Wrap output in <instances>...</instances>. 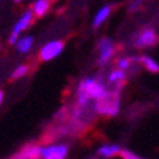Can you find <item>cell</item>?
I'll return each instance as SVG.
<instances>
[{
    "mask_svg": "<svg viewBox=\"0 0 159 159\" xmlns=\"http://www.w3.org/2000/svg\"><path fill=\"white\" fill-rule=\"evenodd\" d=\"M110 13H111V5H105V7H102V8L96 13L94 21H92L94 27H99V25H102L105 21H107V18L110 16Z\"/></svg>",
    "mask_w": 159,
    "mask_h": 159,
    "instance_id": "obj_11",
    "label": "cell"
},
{
    "mask_svg": "<svg viewBox=\"0 0 159 159\" xmlns=\"http://www.w3.org/2000/svg\"><path fill=\"white\" fill-rule=\"evenodd\" d=\"M2 100H3V92L0 91V105H2Z\"/></svg>",
    "mask_w": 159,
    "mask_h": 159,
    "instance_id": "obj_19",
    "label": "cell"
},
{
    "mask_svg": "<svg viewBox=\"0 0 159 159\" xmlns=\"http://www.w3.org/2000/svg\"><path fill=\"white\" fill-rule=\"evenodd\" d=\"M34 13H32V10H29V11H25L24 15L19 18V21L15 24V27H13V32H11V35H10V43L13 45V43H16L18 40H19V35L29 27V25L32 24V21H34Z\"/></svg>",
    "mask_w": 159,
    "mask_h": 159,
    "instance_id": "obj_4",
    "label": "cell"
},
{
    "mask_svg": "<svg viewBox=\"0 0 159 159\" xmlns=\"http://www.w3.org/2000/svg\"><path fill=\"white\" fill-rule=\"evenodd\" d=\"M139 61L142 62L143 67L147 69V70H150L151 73H157V72H159V64H157L154 59H151V57H148V56H142Z\"/></svg>",
    "mask_w": 159,
    "mask_h": 159,
    "instance_id": "obj_14",
    "label": "cell"
},
{
    "mask_svg": "<svg viewBox=\"0 0 159 159\" xmlns=\"http://www.w3.org/2000/svg\"><path fill=\"white\" fill-rule=\"evenodd\" d=\"M51 2H54V0H51Z\"/></svg>",
    "mask_w": 159,
    "mask_h": 159,
    "instance_id": "obj_21",
    "label": "cell"
},
{
    "mask_svg": "<svg viewBox=\"0 0 159 159\" xmlns=\"http://www.w3.org/2000/svg\"><path fill=\"white\" fill-rule=\"evenodd\" d=\"M113 56H115V43L107 37L102 38L99 42V64L105 65L111 61Z\"/></svg>",
    "mask_w": 159,
    "mask_h": 159,
    "instance_id": "obj_6",
    "label": "cell"
},
{
    "mask_svg": "<svg viewBox=\"0 0 159 159\" xmlns=\"http://www.w3.org/2000/svg\"><path fill=\"white\" fill-rule=\"evenodd\" d=\"M134 62H139V59H135V57H121L118 61V69L126 72L127 69H130L132 65H134Z\"/></svg>",
    "mask_w": 159,
    "mask_h": 159,
    "instance_id": "obj_15",
    "label": "cell"
},
{
    "mask_svg": "<svg viewBox=\"0 0 159 159\" xmlns=\"http://www.w3.org/2000/svg\"><path fill=\"white\" fill-rule=\"evenodd\" d=\"M142 3V0H134V2H132L130 5H129V10L130 11H134V10H137V7Z\"/></svg>",
    "mask_w": 159,
    "mask_h": 159,
    "instance_id": "obj_18",
    "label": "cell"
},
{
    "mask_svg": "<svg viewBox=\"0 0 159 159\" xmlns=\"http://www.w3.org/2000/svg\"><path fill=\"white\" fill-rule=\"evenodd\" d=\"M126 72L124 70H121V69H115L113 72H110V75H108V83H111V84H115V86H121V83L126 80Z\"/></svg>",
    "mask_w": 159,
    "mask_h": 159,
    "instance_id": "obj_12",
    "label": "cell"
},
{
    "mask_svg": "<svg viewBox=\"0 0 159 159\" xmlns=\"http://www.w3.org/2000/svg\"><path fill=\"white\" fill-rule=\"evenodd\" d=\"M51 7V0H35L32 5V13L35 18H42L43 15H46V11Z\"/></svg>",
    "mask_w": 159,
    "mask_h": 159,
    "instance_id": "obj_9",
    "label": "cell"
},
{
    "mask_svg": "<svg viewBox=\"0 0 159 159\" xmlns=\"http://www.w3.org/2000/svg\"><path fill=\"white\" fill-rule=\"evenodd\" d=\"M99 156H102V157H107V159H110V157H115V156H118L119 153H121V148L118 147V145H102V147L99 148Z\"/></svg>",
    "mask_w": 159,
    "mask_h": 159,
    "instance_id": "obj_10",
    "label": "cell"
},
{
    "mask_svg": "<svg viewBox=\"0 0 159 159\" xmlns=\"http://www.w3.org/2000/svg\"><path fill=\"white\" fill-rule=\"evenodd\" d=\"M67 153H69L67 145H46V147H40L42 159H65Z\"/></svg>",
    "mask_w": 159,
    "mask_h": 159,
    "instance_id": "obj_5",
    "label": "cell"
},
{
    "mask_svg": "<svg viewBox=\"0 0 159 159\" xmlns=\"http://www.w3.org/2000/svg\"><path fill=\"white\" fill-rule=\"evenodd\" d=\"M105 92H107V89H105V86L99 81L97 78H84L81 80V83L78 84V107H86V105L91 102V100H99Z\"/></svg>",
    "mask_w": 159,
    "mask_h": 159,
    "instance_id": "obj_1",
    "label": "cell"
},
{
    "mask_svg": "<svg viewBox=\"0 0 159 159\" xmlns=\"http://www.w3.org/2000/svg\"><path fill=\"white\" fill-rule=\"evenodd\" d=\"M16 2H21V0H16Z\"/></svg>",
    "mask_w": 159,
    "mask_h": 159,
    "instance_id": "obj_20",
    "label": "cell"
},
{
    "mask_svg": "<svg viewBox=\"0 0 159 159\" xmlns=\"http://www.w3.org/2000/svg\"><path fill=\"white\" fill-rule=\"evenodd\" d=\"M32 45H34V38L29 37V35L19 38L18 42H16V48H18L19 52H27V51H30Z\"/></svg>",
    "mask_w": 159,
    "mask_h": 159,
    "instance_id": "obj_13",
    "label": "cell"
},
{
    "mask_svg": "<svg viewBox=\"0 0 159 159\" xmlns=\"http://www.w3.org/2000/svg\"><path fill=\"white\" fill-rule=\"evenodd\" d=\"M11 159H42L40 147H37V145H25Z\"/></svg>",
    "mask_w": 159,
    "mask_h": 159,
    "instance_id": "obj_8",
    "label": "cell"
},
{
    "mask_svg": "<svg viewBox=\"0 0 159 159\" xmlns=\"http://www.w3.org/2000/svg\"><path fill=\"white\" fill-rule=\"evenodd\" d=\"M119 107H121V103H119L118 91L115 92V89L113 91L107 89V92H105L99 100H96L94 111L97 115H102V116H115V115H118Z\"/></svg>",
    "mask_w": 159,
    "mask_h": 159,
    "instance_id": "obj_2",
    "label": "cell"
},
{
    "mask_svg": "<svg viewBox=\"0 0 159 159\" xmlns=\"http://www.w3.org/2000/svg\"><path fill=\"white\" fill-rule=\"evenodd\" d=\"M157 42H159V37H157L156 30L147 27V29H143L139 34V37L135 38V46L137 48H150V46L156 45Z\"/></svg>",
    "mask_w": 159,
    "mask_h": 159,
    "instance_id": "obj_7",
    "label": "cell"
},
{
    "mask_svg": "<svg viewBox=\"0 0 159 159\" xmlns=\"http://www.w3.org/2000/svg\"><path fill=\"white\" fill-rule=\"evenodd\" d=\"M119 156H121L123 159H145V157H140V156H137L135 153H132V151H129V150H121Z\"/></svg>",
    "mask_w": 159,
    "mask_h": 159,
    "instance_id": "obj_17",
    "label": "cell"
},
{
    "mask_svg": "<svg viewBox=\"0 0 159 159\" xmlns=\"http://www.w3.org/2000/svg\"><path fill=\"white\" fill-rule=\"evenodd\" d=\"M27 72H29L27 65H19V67L15 69V72L11 73V80H19V78H22V76L27 75Z\"/></svg>",
    "mask_w": 159,
    "mask_h": 159,
    "instance_id": "obj_16",
    "label": "cell"
},
{
    "mask_svg": "<svg viewBox=\"0 0 159 159\" xmlns=\"http://www.w3.org/2000/svg\"><path fill=\"white\" fill-rule=\"evenodd\" d=\"M64 42L62 40H52V42H48L42 49H40V54H38V59L42 62H48V61H52L56 59L61 52L64 51Z\"/></svg>",
    "mask_w": 159,
    "mask_h": 159,
    "instance_id": "obj_3",
    "label": "cell"
}]
</instances>
